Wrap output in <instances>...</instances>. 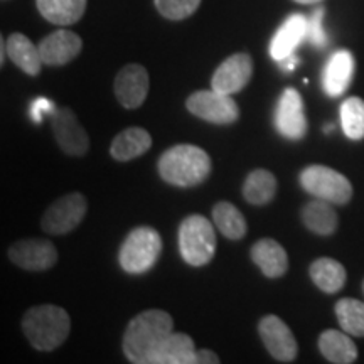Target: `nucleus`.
Returning a JSON list of instances; mask_svg holds the SVG:
<instances>
[{
  "mask_svg": "<svg viewBox=\"0 0 364 364\" xmlns=\"http://www.w3.org/2000/svg\"><path fill=\"white\" fill-rule=\"evenodd\" d=\"M307 38V17L302 14H294L279 27L270 43V56L280 61L294 54L299 44Z\"/></svg>",
  "mask_w": 364,
  "mask_h": 364,
  "instance_id": "nucleus-16",
  "label": "nucleus"
},
{
  "mask_svg": "<svg viewBox=\"0 0 364 364\" xmlns=\"http://www.w3.org/2000/svg\"><path fill=\"white\" fill-rule=\"evenodd\" d=\"M88 0H36V6L46 21L56 26L76 24L85 16Z\"/></svg>",
  "mask_w": 364,
  "mask_h": 364,
  "instance_id": "nucleus-23",
  "label": "nucleus"
},
{
  "mask_svg": "<svg viewBox=\"0 0 364 364\" xmlns=\"http://www.w3.org/2000/svg\"><path fill=\"white\" fill-rule=\"evenodd\" d=\"M179 252L191 267H204L216 252L215 228L201 215L188 216L179 226Z\"/></svg>",
  "mask_w": 364,
  "mask_h": 364,
  "instance_id": "nucleus-5",
  "label": "nucleus"
},
{
  "mask_svg": "<svg viewBox=\"0 0 364 364\" xmlns=\"http://www.w3.org/2000/svg\"><path fill=\"white\" fill-rule=\"evenodd\" d=\"M9 258L24 270L44 272L58 263V250L49 240H21L9 248Z\"/></svg>",
  "mask_w": 364,
  "mask_h": 364,
  "instance_id": "nucleus-10",
  "label": "nucleus"
},
{
  "mask_svg": "<svg viewBox=\"0 0 364 364\" xmlns=\"http://www.w3.org/2000/svg\"><path fill=\"white\" fill-rule=\"evenodd\" d=\"M213 221L228 240H241L247 236L248 226L245 216L235 204L221 201L213 208Z\"/></svg>",
  "mask_w": 364,
  "mask_h": 364,
  "instance_id": "nucleus-27",
  "label": "nucleus"
},
{
  "mask_svg": "<svg viewBox=\"0 0 364 364\" xmlns=\"http://www.w3.org/2000/svg\"><path fill=\"white\" fill-rule=\"evenodd\" d=\"M252 260L268 279H280L289 270L285 248L272 238H263L253 245Z\"/></svg>",
  "mask_w": 364,
  "mask_h": 364,
  "instance_id": "nucleus-17",
  "label": "nucleus"
},
{
  "mask_svg": "<svg viewBox=\"0 0 364 364\" xmlns=\"http://www.w3.org/2000/svg\"><path fill=\"white\" fill-rule=\"evenodd\" d=\"M220 358L216 353L209 351V349H198V364H218Z\"/></svg>",
  "mask_w": 364,
  "mask_h": 364,
  "instance_id": "nucleus-33",
  "label": "nucleus"
},
{
  "mask_svg": "<svg viewBox=\"0 0 364 364\" xmlns=\"http://www.w3.org/2000/svg\"><path fill=\"white\" fill-rule=\"evenodd\" d=\"M322 19H324V9L318 7L317 11L312 12V16L307 19V41L316 48H326L327 36L322 27Z\"/></svg>",
  "mask_w": 364,
  "mask_h": 364,
  "instance_id": "nucleus-31",
  "label": "nucleus"
},
{
  "mask_svg": "<svg viewBox=\"0 0 364 364\" xmlns=\"http://www.w3.org/2000/svg\"><path fill=\"white\" fill-rule=\"evenodd\" d=\"M7 54L14 65L29 76H38L41 68L44 65L38 46H34L33 41L21 33H14L9 36Z\"/></svg>",
  "mask_w": 364,
  "mask_h": 364,
  "instance_id": "nucleus-21",
  "label": "nucleus"
},
{
  "mask_svg": "<svg viewBox=\"0 0 364 364\" xmlns=\"http://www.w3.org/2000/svg\"><path fill=\"white\" fill-rule=\"evenodd\" d=\"M150 147H152V136L147 130L140 127H129L113 139L110 156L115 161L129 162L132 159L144 156Z\"/></svg>",
  "mask_w": 364,
  "mask_h": 364,
  "instance_id": "nucleus-20",
  "label": "nucleus"
},
{
  "mask_svg": "<svg viewBox=\"0 0 364 364\" xmlns=\"http://www.w3.org/2000/svg\"><path fill=\"white\" fill-rule=\"evenodd\" d=\"M51 127L58 147L71 157H81L88 152L90 136L71 108H56L51 113Z\"/></svg>",
  "mask_w": 364,
  "mask_h": 364,
  "instance_id": "nucleus-9",
  "label": "nucleus"
},
{
  "mask_svg": "<svg viewBox=\"0 0 364 364\" xmlns=\"http://www.w3.org/2000/svg\"><path fill=\"white\" fill-rule=\"evenodd\" d=\"M162 252L161 235L154 228L140 226L132 230L118 252V262L130 275H142L156 265Z\"/></svg>",
  "mask_w": 364,
  "mask_h": 364,
  "instance_id": "nucleus-4",
  "label": "nucleus"
},
{
  "mask_svg": "<svg viewBox=\"0 0 364 364\" xmlns=\"http://www.w3.org/2000/svg\"><path fill=\"white\" fill-rule=\"evenodd\" d=\"M336 316L344 332L364 338V302L356 299H341L336 304Z\"/></svg>",
  "mask_w": 364,
  "mask_h": 364,
  "instance_id": "nucleus-28",
  "label": "nucleus"
},
{
  "mask_svg": "<svg viewBox=\"0 0 364 364\" xmlns=\"http://www.w3.org/2000/svg\"><path fill=\"white\" fill-rule=\"evenodd\" d=\"M300 186L317 199L332 204H348L353 198V186L346 176L326 166H309L300 172Z\"/></svg>",
  "mask_w": 364,
  "mask_h": 364,
  "instance_id": "nucleus-6",
  "label": "nucleus"
},
{
  "mask_svg": "<svg viewBox=\"0 0 364 364\" xmlns=\"http://www.w3.org/2000/svg\"><path fill=\"white\" fill-rule=\"evenodd\" d=\"M150 364H198V349L188 334L172 332L154 353Z\"/></svg>",
  "mask_w": 364,
  "mask_h": 364,
  "instance_id": "nucleus-19",
  "label": "nucleus"
},
{
  "mask_svg": "<svg viewBox=\"0 0 364 364\" xmlns=\"http://www.w3.org/2000/svg\"><path fill=\"white\" fill-rule=\"evenodd\" d=\"M275 127L289 140H302L307 134L304 102L295 88H285L275 110Z\"/></svg>",
  "mask_w": 364,
  "mask_h": 364,
  "instance_id": "nucleus-11",
  "label": "nucleus"
},
{
  "mask_svg": "<svg viewBox=\"0 0 364 364\" xmlns=\"http://www.w3.org/2000/svg\"><path fill=\"white\" fill-rule=\"evenodd\" d=\"M0 43H2V46H0V51H2V54H0V65H4V61H6V51H7V43L6 41H0Z\"/></svg>",
  "mask_w": 364,
  "mask_h": 364,
  "instance_id": "nucleus-35",
  "label": "nucleus"
},
{
  "mask_svg": "<svg viewBox=\"0 0 364 364\" xmlns=\"http://www.w3.org/2000/svg\"><path fill=\"white\" fill-rule=\"evenodd\" d=\"M302 221L309 231L318 236H331L338 230V213L332 209V203L324 199L307 203L302 209Z\"/></svg>",
  "mask_w": 364,
  "mask_h": 364,
  "instance_id": "nucleus-24",
  "label": "nucleus"
},
{
  "mask_svg": "<svg viewBox=\"0 0 364 364\" xmlns=\"http://www.w3.org/2000/svg\"><path fill=\"white\" fill-rule=\"evenodd\" d=\"M258 332L267 351L280 363H292L297 358L299 346L290 327L277 316H265L258 324Z\"/></svg>",
  "mask_w": 364,
  "mask_h": 364,
  "instance_id": "nucleus-12",
  "label": "nucleus"
},
{
  "mask_svg": "<svg viewBox=\"0 0 364 364\" xmlns=\"http://www.w3.org/2000/svg\"><path fill=\"white\" fill-rule=\"evenodd\" d=\"M279 65H280V68H282V70H284V71H294L295 66L299 65V58L295 56V54H290V56L280 59Z\"/></svg>",
  "mask_w": 364,
  "mask_h": 364,
  "instance_id": "nucleus-34",
  "label": "nucleus"
},
{
  "mask_svg": "<svg viewBox=\"0 0 364 364\" xmlns=\"http://www.w3.org/2000/svg\"><path fill=\"white\" fill-rule=\"evenodd\" d=\"M311 279L322 292L336 294L346 285V268L332 258H318L311 265Z\"/></svg>",
  "mask_w": 364,
  "mask_h": 364,
  "instance_id": "nucleus-25",
  "label": "nucleus"
},
{
  "mask_svg": "<svg viewBox=\"0 0 364 364\" xmlns=\"http://www.w3.org/2000/svg\"><path fill=\"white\" fill-rule=\"evenodd\" d=\"M186 107L193 115L215 125H231L240 118V108L231 95L213 88L196 91L188 98Z\"/></svg>",
  "mask_w": 364,
  "mask_h": 364,
  "instance_id": "nucleus-7",
  "label": "nucleus"
},
{
  "mask_svg": "<svg viewBox=\"0 0 364 364\" xmlns=\"http://www.w3.org/2000/svg\"><path fill=\"white\" fill-rule=\"evenodd\" d=\"M54 110H56V107H54L51 100L38 98L34 100L33 107H31V118H33V122H36V124H41V122H43L44 113L51 115Z\"/></svg>",
  "mask_w": 364,
  "mask_h": 364,
  "instance_id": "nucleus-32",
  "label": "nucleus"
},
{
  "mask_svg": "<svg viewBox=\"0 0 364 364\" xmlns=\"http://www.w3.org/2000/svg\"><path fill=\"white\" fill-rule=\"evenodd\" d=\"M162 17L169 21L188 19L199 9L201 0H154Z\"/></svg>",
  "mask_w": 364,
  "mask_h": 364,
  "instance_id": "nucleus-30",
  "label": "nucleus"
},
{
  "mask_svg": "<svg viewBox=\"0 0 364 364\" xmlns=\"http://www.w3.org/2000/svg\"><path fill=\"white\" fill-rule=\"evenodd\" d=\"M295 2H299V4H317V2H321V0H295Z\"/></svg>",
  "mask_w": 364,
  "mask_h": 364,
  "instance_id": "nucleus-36",
  "label": "nucleus"
},
{
  "mask_svg": "<svg viewBox=\"0 0 364 364\" xmlns=\"http://www.w3.org/2000/svg\"><path fill=\"white\" fill-rule=\"evenodd\" d=\"M363 290H364V284H363Z\"/></svg>",
  "mask_w": 364,
  "mask_h": 364,
  "instance_id": "nucleus-38",
  "label": "nucleus"
},
{
  "mask_svg": "<svg viewBox=\"0 0 364 364\" xmlns=\"http://www.w3.org/2000/svg\"><path fill=\"white\" fill-rule=\"evenodd\" d=\"M159 174L177 188H193L211 174V159L201 147L191 144L174 145L159 159Z\"/></svg>",
  "mask_w": 364,
  "mask_h": 364,
  "instance_id": "nucleus-2",
  "label": "nucleus"
},
{
  "mask_svg": "<svg viewBox=\"0 0 364 364\" xmlns=\"http://www.w3.org/2000/svg\"><path fill=\"white\" fill-rule=\"evenodd\" d=\"M149 73L142 65H127L118 71L113 91L120 105L127 110H135L145 102L149 93Z\"/></svg>",
  "mask_w": 364,
  "mask_h": 364,
  "instance_id": "nucleus-14",
  "label": "nucleus"
},
{
  "mask_svg": "<svg viewBox=\"0 0 364 364\" xmlns=\"http://www.w3.org/2000/svg\"><path fill=\"white\" fill-rule=\"evenodd\" d=\"M341 124L348 139H364V102L361 98H348L341 105Z\"/></svg>",
  "mask_w": 364,
  "mask_h": 364,
  "instance_id": "nucleus-29",
  "label": "nucleus"
},
{
  "mask_svg": "<svg viewBox=\"0 0 364 364\" xmlns=\"http://www.w3.org/2000/svg\"><path fill=\"white\" fill-rule=\"evenodd\" d=\"M38 48L44 65L63 66L78 56L83 49V41L73 31L59 29L46 36Z\"/></svg>",
  "mask_w": 364,
  "mask_h": 364,
  "instance_id": "nucleus-15",
  "label": "nucleus"
},
{
  "mask_svg": "<svg viewBox=\"0 0 364 364\" xmlns=\"http://www.w3.org/2000/svg\"><path fill=\"white\" fill-rule=\"evenodd\" d=\"M22 331L38 351H54L70 336V314L53 304L36 306L24 314Z\"/></svg>",
  "mask_w": 364,
  "mask_h": 364,
  "instance_id": "nucleus-3",
  "label": "nucleus"
},
{
  "mask_svg": "<svg viewBox=\"0 0 364 364\" xmlns=\"http://www.w3.org/2000/svg\"><path fill=\"white\" fill-rule=\"evenodd\" d=\"M88 209L85 196L81 193H71L56 199L46 209L41 228L48 235H66L80 226Z\"/></svg>",
  "mask_w": 364,
  "mask_h": 364,
  "instance_id": "nucleus-8",
  "label": "nucleus"
},
{
  "mask_svg": "<svg viewBox=\"0 0 364 364\" xmlns=\"http://www.w3.org/2000/svg\"><path fill=\"white\" fill-rule=\"evenodd\" d=\"M332 129H334V125H332V124H327V125H326V129H324V132H326V134H329V132H331Z\"/></svg>",
  "mask_w": 364,
  "mask_h": 364,
  "instance_id": "nucleus-37",
  "label": "nucleus"
},
{
  "mask_svg": "<svg viewBox=\"0 0 364 364\" xmlns=\"http://www.w3.org/2000/svg\"><path fill=\"white\" fill-rule=\"evenodd\" d=\"M354 58L346 49L336 51L327 61L322 76V86L329 97H341L353 80Z\"/></svg>",
  "mask_w": 364,
  "mask_h": 364,
  "instance_id": "nucleus-18",
  "label": "nucleus"
},
{
  "mask_svg": "<svg viewBox=\"0 0 364 364\" xmlns=\"http://www.w3.org/2000/svg\"><path fill=\"white\" fill-rule=\"evenodd\" d=\"M174 322L167 312L159 309L140 312L127 326L124 354L134 364H150L156 349L172 334Z\"/></svg>",
  "mask_w": 364,
  "mask_h": 364,
  "instance_id": "nucleus-1",
  "label": "nucleus"
},
{
  "mask_svg": "<svg viewBox=\"0 0 364 364\" xmlns=\"http://www.w3.org/2000/svg\"><path fill=\"white\" fill-rule=\"evenodd\" d=\"M277 194V177L267 169H255L243 186V198L253 206H265Z\"/></svg>",
  "mask_w": 364,
  "mask_h": 364,
  "instance_id": "nucleus-26",
  "label": "nucleus"
},
{
  "mask_svg": "<svg viewBox=\"0 0 364 364\" xmlns=\"http://www.w3.org/2000/svg\"><path fill=\"white\" fill-rule=\"evenodd\" d=\"M318 349L327 361L336 364H351L358 359V348L348 332L324 331L318 336Z\"/></svg>",
  "mask_w": 364,
  "mask_h": 364,
  "instance_id": "nucleus-22",
  "label": "nucleus"
},
{
  "mask_svg": "<svg viewBox=\"0 0 364 364\" xmlns=\"http://www.w3.org/2000/svg\"><path fill=\"white\" fill-rule=\"evenodd\" d=\"M253 75V59L247 53H236L218 66L211 80V88L225 95L240 93Z\"/></svg>",
  "mask_w": 364,
  "mask_h": 364,
  "instance_id": "nucleus-13",
  "label": "nucleus"
}]
</instances>
